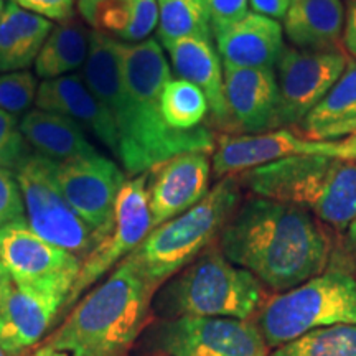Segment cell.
Listing matches in <instances>:
<instances>
[{"instance_id":"1","label":"cell","mask_w":356,"mask_h":356,"mask_svg":"<svg viewBox=\"0 0 356 356\" xmlns=\"http://www.w3.org/2000/svg\"><path fill=\"white\" fill-rule=\"evenodd\" d=\"M79 76L113 118L119 137L118 159L126 175H144L178 154L213 152L210 129L175 131L163 121L160 96L172 71L155 38L119 43L91 32Z\"/></svg>"},{"instance_id":"2","label":"cell","mask_w":356,"mask_h":356,"mask_svg":"<svg viewBox=\"0 0 356 356\" xmlns=\"http://www.w3.org/2000/svg\"><path fill=\"white\" fill-rule=\"evenodd\" d=\"M218 248L226 259L279 293L327 270L332 254V241L317 218L261 197L239 204L221 231Z\"/></svg>"},{"instance_id":"3","label":"cell","mask_w":356,"mask_h":356,"mask_svg":"<svg viewBox=\"0 0 356 356\" xmlns=\"http://www.w3.org/2000/svg\"><path fill=\"white\" fill-rule=\"evenodd\" d=\"M155 292L137 266L124 259L74 305L44 346L70 356H126L147 328Z\"/></svg>"},{"instance_id":"4","label":"cell","mask_w":356,"mask_h":356,"mask_svg":"<svg viewBox=\"0 0 356 356\" xmlns=\"http://www.w3.org/2000/svg\"><path fill=\"white\" fill-rule=\"evenodd\" d=\"M256 197L299 207L345 231L356 220V160L296 155L238 177Z\"/></svg>"},{"instance_id":"5","label":"cell","mask_w":356,"mask_h":356,"mask_svg":"<svg viewBox=\"0 0 356 356\" xmlns=\"http://www.w3.org/2000/svg\"><path fill=\"white\" fill-rule=\"evenodd\" d=\"M256 275L228 261L220 248H208L155 292L152 310L163 320L220 317L249 320L266 304Z\"/></svg>"},{"instance_id":"6","label":"cell","mask_w":356,"mask_h":356,"mask_svg":"<svg viewBox=\"0 0 356 356\" xmlns=\"http://www.w3.org/2000/svg\"><path fill=\"white\" fill-rule=\"evenodd\" d=\"M239 186L238 177L221 178L193 208L150 231L126 259L159 291L220 238L241 202Z\"/></svg>"},{"instance_id":"7","label":"cell","mask_w":356,"mask_h":356,"mask_svg":"<svg viewBox=\"0 0 356 356\" xmlns=\"http://www.w3.org/2000/svg\"><path fill=\"white\" fill-rule=\"evenodd\" d=\"M356 323V279L345 270H323L300 286L266 300L257 327L269 348L315 328Z\"/></svg>"},{"instance_id":"8","label":"cell","mask_w":356,"mask_h":356,"mask_svg":"<svg viewBox=\"0 0 356 356\" xmlns=\"http://www.w3.org/2000/svg\"><path fill=\"white\" fill-rule=\"evenodd\" d=\"M25 204V221L44 241L84 261L101 243L96 233L58 188L53 162L32 154L15 170Z\"/></svg>"},{"instance_id":"9","label":"cell","mask_w":356,"mask_h":356,"mask_svg":"<svg viewBox=\"0 0 356 356\" xmlns=\"http://www.w3.org/2000/svg\"><path fill=\"white\" fill-rule=\"evenodd\" d=\"M0 261L17 287L40 297L68 300L83 261L35 234L26 221L0 229Z\"/></svg>"},{"instance_id":"10","label":"cell","mask_w":356,"mask_h":356,"mask_svg":"<svg viewBox=\"0 0 356 356\" xmlns=\"http://www.w3.org/2000/svg\"><path fill=\"white\" fill-rule=\"evenodd\" d=\"M145 343L163 356H269L257 323L239 318H167L149 328Z\"/></svg>"},{"instance_id":"11","label":"cell","mask_w":356,"mask_h":356,"mask_svg":"<svg viewBox=\"0 0 356 356\" xmlns=\"http://www.w3.org/2000/svg\"><path fill=\"white\" fill-rule=\"evenodd\" d=\"M150 231L152 215L147 193V173H144L127 180L119 191L113 228L101 239L95 251L83 261L81 270L65 307L73 305L86 289L131 256Z\"/></svg>"},{"instance_id":"12","label":"cell","mask_w":356,"mask_h":356,"mask_svg":"<svg viewBox=\"0 0 356 356\" xmlns=\"http://www.w3.org/2000/svg\"><path fill=\"white\" fill-rule=\"evenodd\" d=\"M348 61L345 51L286 48L274 68L279 95V127L300 126L307 114L340 79Z\"/></svg>"},{"instance_id":"13","label":"cell","mask_w":356,"mask_h":356,"mask_svg":"<svg viewBox=\"0 0 356 356\" xmlns=\"http://www.w3.org/2000/svg\"><path fill=\"white\" fill-rule=\"evenodd\" d=\"M53 175L70 207L101 236L109 233L119 191L126 172L114 160L96 154L91 157L53 162Z\"/></svg>"},{"instance_id":"14","label":"cell","mask_w":356,"mask_h":356,"mask_svg":"<svg viewBox=\"0 0 356 356\" xmlns=\"http://www.w3.org/2000/svg\"><path fill=\"white\" fill-rule=\"evenodd\" d=\"M211 154V172L221 180L296 155L340 159V140H314L289 129H274L261 134L221 136Z\"/></svg>"},{"instance_id":"15","label":"cell","mask_w":356,"mask_h":356,"mask_svg":"<svg viewBox=\"0 0 356 356\" xmlns=\"http://www.w3.org/2000/svg\"><path fill=\"white\" fill-rule=\"evenodd\" d=\"M211 152L178 154L147 172L152 229L188 211L210 191Z\"/></svg>"},{"instance_id":"16","label":"cell","mask_w":356,"mask_h":356,"mask_svg":"<svg viewBox=\"0 0 356 356\" xmlns=\"http://www.w3.org/2000/svg\"><path fill=\"white\" fill-rule=\"evenodd\" d=\"M225 74V97L234 129L261 134L279 127V95L274 70L228 68Z\"/></svg>"},{"instance_id":"17","label":"cell","mask_w":356,"mask_h":356,"mask_svg":"<svg viewBox=\"0 0 356 356\" xmlns=\"http://www.w3.org/2000/svg\"><path fill=\"white\" fill-rule=\"evenodd\" d=\"M35 104L40 109L51 111L71 119L84 132L96 137L115 157L119 155V137L113 118L81 76L68 74L47 79L38 86Z\"/></svg>"},{"instance_id":"18","label":"cell","mask_w":356,"mask_h":356,"mask_svg":"<svg viewBox=\"0 0 356 356\" xmlns=\"http://www.w3.org/2000/svg\"><path fill=\"white\" fill-rule=\"evenodd\" d=\"M279 20L249 12L243 20L216 35V51L228 68L274 70L286 50Z\"/></svg>"},{"instance_id":"19","label":"cell","mask_w":356,"mask_h":356,"mask_svg":"<svg viewBox=\"0 0 356 356\" xmlns=\"http://www.w3.org/2000/svg\"><path fill=\"white\" fill-rule=\"evenodd\" d=\"M167 53L178 78L197 86L207 97L213 121L220 127L234 129L225 97L222 63L213 42L184 38L170 44Z\"/></svg>"},{"instance_id":"20","label":"cell","mask_w":356,"mask_h":356,"mask_svg":"<svg viewBox=\"0 0 356 356\" xmlns=\"http://www.w3.org/2000/svg\"><path fill=\"white\" fill-rule=\"evenodd\" d=\"M63 302L22 291L13 284L0 300V348L19 356L48 332Z\"/></svg>"},{"instance_id":"21","label":"cell","mask_w":356,"mask_h":356,"mask_svg":"<svg viewBox=\"0 0 356 356\" xmlns=\"http://www.w3.org/2000/svg\"><path fill=\"white\" fill-rule=\"evenodd\" d=\"M346 8L343 0H292L284 17V37L293 48L341 51Z\"/></svg>"},{"instance_id":"22","label":"cell","mask_w":356,"mask_h":356,"mask_svg":"<svg viewBox=\"0 0 356 356\" xmlns=\"http://www.w3.org/2000/svg\"><path fill=\"white\" fill-rule=\"evenodd\" d=\"M76 8L91 32L119 43L145 42L157 30V0H78Z\"/></svg>"},{"instance_id":"23","label":"cell","mask_w":356,"mask_h":356,"mask_svg":"<svg viewBox=\"0 0 356 356\" xmlns=\"http://www.w3.org/2000/svg\"><path fill=\"white\" fill-rule=\"evenodd\" d=\"M20 129L30 149L51 162H68L99 154L76 122L51 111H29L22 118Z\"/></svg>"},{"instance_id":"24","label":"cell","mask_w":356,"mask_h":356,"mask_svg":"<svg viewBox=\"0 0 356 356\" xmlns=\"http://www.w3.org/2000/svg\"><path fill=\"white\" fill-rule=\"evenodd\" d=\"M53 29L51 20L8 0L0 19V73L22 71L35 63Z\"/></svg>"},{"instance_id":"25","label":"cell","mask_w":356,"mask_h":356,"mask_svg":"<svg viewBox=\"0 0 356 356\" xmlns=\"http://www.w3.org/2000/svg\"><path fill=\"white\" fill-rule=\"evenodd\" d=\"M353 122H356V61L350 60L340 79L300 122V131L314 140H335L341 129Z\"/></svg>"},{"instance_id":"26","label":"cell","mask_w":356,"mask_h":356,"mask_svg":"<svg viewBox=\"0 0 356 356\" xmlns=\"http://www.w3.org/2000/svg\"><path fill=\"white\" fill-rule=\"evenodd\" d=\"M91 43V30L79 20L61 22L51 30L50 37L35 60V74L40 78L56 79L83 70Z\"/></svg>"},{"instance_id":"27","label":"cell","mask_w":356,"mask_h":356,"mask_svg":"<svg viewBox=\"0 0 356 356\" xmlns=\"http://www.w3.org/2000/svg\"><path fill=\"white\" fill-rule=\"evenodd\" d=\"M159 43L163 50L184 38L213 42V32L204 0H157Z\"/></svg>"},{"instance_id":"28","label":"cell","mask_w":356,"mask_h":356,"mask_svg":"<svg viewBox=\"0 0 356 356\" xmlns=\"http://www.w3.org/2000/svg\"><path fill=\"white\" fill-rule=\"evenodd\" d=\"M160 113L165 124L175 131L202 127L210 108L204 95L185 79H170L160 96Z\"/></svg>"},{"instance_id":"29","label":"cell","mask_w":356,"mask_h":356,"mask_svg":"<svg viewBox=\"0 0 356 356\" xmlns=\"http://www.w3.org/2000/svg\"><path fill=\"white\" fill-rule=\"evenodd\" d=\"M269 356H356V323L315 328L274 348Z\"/></svg>"},{"instance_id":"30","label":"cell","mask_w":356,"mask_h":356,"mask_svg":"<svg viewBox=\"0 0 356 356\" xmlns=\"http://www.w3.org/2000/svg\"><path fill=\"white\" fill-rule=\"evenodd\" d=\"M38 84L30 71H10L0 76V109L13 115L24 114L37 99Z\"/></svg>"},{"instance_id":"31","label":"cell","mask_w":356,"mask_h":356,"mask_svg":"<svg viewBox=\"0 0 356 356\" xmlns=\"http://www.w3.org/2000/svg\"><path fill=\"white\" fill-rule=\"evenodd\" d=\"M30 155L19 118L0 109V168L15 172Z\"/></svg>"},{"instance_id":"32","label":"cell","mask_w":356,"mask_h":356,"mask_svg":"<svg viewBox=\"0 0 356 356\" xmlns=\"http://www.w3.org/2000/svg\"><path fill=\"white\" fill-rule=\"evenodd\" d=\"M25 221V204L15 172L0 168V229Z\"/></svg>"},{"instance_id":"33","label":"cell","mask_w":356,"mask_h":356,"mask_svg":"<svg viewBox=\"0 0 356 356\" xmlns=\"http://www.w3.org/2000/svg\"><path fill=\"white\" fill-rule=\"evenodd\" d=\"M213 37L238 24L249 13V0H204Z\"/></svg>"},{"instance_id":"34","label":"cell","mask_w":356,"mask_h":356,"mask_svg":"<svg viewBox=\"0 0 356 356\" xmlns=\"http://www.w3.org/2000/svg\"><path fill=\"white\" fill-rule=\"evenodd\" d=\"M25 10L37 13L48 20L66 22L74 17V2L76 0H10Z\"/></svg>"},{"instance_id":"35","label":"cell","mask_w":356,"mask_h":356,"mask_svg":"<svg viewBox=\"0 0 356 356\" xmlns=\"http://www.w3.org/2000/svg\"><path fill=\"white\" fill-rule=\"evenodd\" d=\"M291 3L292 0H249V7L252 8V12L279 22L284 20Z\"/></svg>"},{"instance_id":"36","label":"cell","mask_w":356,"mask_h":356,"mask_svg":"<svg viewBox=\"0 0 356 356\" xmlns=\"http://www.w3.org/2000/svg\"><path fill=\"white\" fill-rule=\"evenodd\" d=\"M343 48L346 55H350L356 61V0H350L348 8H346Z\"/></svg>"},{"instance_id":"37","label":"cell","mask_w":356,"mask_h":356,"mask_svg":"<svg viewBox=\"0 0 356 356\" xmlns=\"http://www.w3.org/2000/svg\"><path fill=\"white\" fill-rule=\"evenodd\" d=\"M340 159L356 160V134L346 136L340 140Z\"/></svg>"},{"instance_id":"38","label":"cell","mask_w":356,"mask_h":356,"mask_svg":"<svg viewBox=\"0 0 356 356\" xmlns=\"http://www.w3.org/2000/svg\"><path fill=\"white\" fill-rule=\"evenodd\" d=\"M12 287H13V280L10 277V274L7 273L6 266H3L2 261H0V300L7 296V292L10 291Z\"/></svg>"},{"instance_id":"39","label":"cell","mask_w":356,"mask_h":356,"mask_svg":"<svg viewBox=\"0 0 356 356\" xmlns=\"http://www.w3.org/2000/svg\"><path fill=\"white\" fill-rule=\"evenodd\" d=\"M32 356H70L68 353H65V351H58V350H53V348H48V346H42V348L35 351Z\"/></svg>"},{"instance_id":"40","label":"cell","mask_w":356,"mask_h":356,"mask_svg":"<svg viewBox=\"0 0 356 356\" xmlns=\"http://www.w3.org/2000/svg\"><path fill=\"white\" fill-rule=\"evenodd\" d=\"M351 134H356V122H353V124H350V126H346V127H343L340 131V134H338V139H340V137H346V136H351Z\"/></svg>"},{"instance_id":"41","label":"cell","mask_w":356,"mask_h":356,"mask_svg":"<svg viewBox=\"0 0 356 356\" xmlns=\"http://www.w3.org/2000/svg\"><path fill=\"white\" fill-rule=\"evenodd\" d=\"M348 239H350V243L356 248V220L351 222L350 228H348Z\"/></svg>"},{"instance_id":"42","label":"cell","mask_w":356,"mask_h":356,"mask_svg":"<svg viewBox=\"0 0 356 356\" xmlns=\"http://www.w3.org/2000/svg\"><path fill=\"white\" fill-rule=\"evenodd\" d=\"M6 0H0V19H2V15H3V10H6Z\"/></svg>"},{"instance_id":"43","label":"cell","mask_w":356,"mask_h":356,"mask_svg":"<svg viewBox=\"0 0 356 356\" xmlns=\"http://www.w3.org/2000/svg\"><path fill=\"white\" fill-rule=\"evenodd\" d=\"M0 356H8L7 353H6V351H3L2 348H0Z\"/></svg>"},{"instance_id":"44","label":"cell","mask_w":356,"mask_h":356,"mask_svg":"<svg viewBox=\"0 0 356 356\" xmlns=\"http://www.w3.org/2000/svg\"><path fill=\"white\" fill-rule=\"evenodd\" d=\"M157 356H163V355H157Z\"/></svg>"},{"instance_id":"45","label":"cell","mask_w":356,"mask_h":356,"mask_svg":"<svg viewBox=\"0 0 356 356\" xmlns=\"http://www.w3.org/2000/svg\"><path fill=\"white\" fill-rule=\"evenodd\" d=\"M348 2H350V0H348Z\"/></svg>"}]
</instances>
